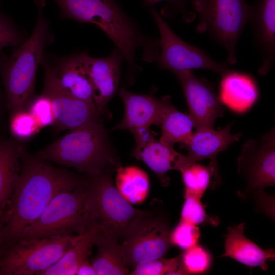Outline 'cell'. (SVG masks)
I'll return each mask as SVG.
<instances>
[{
  "label": "cell",
  "mask_w": 275,
  "mask_h": 275,
  "mask_svg": "<svg viewBox=\"0 0 275 275\" xmlns=\"http://www.w3.org/2000/svg\"><path fill=\"white\" fill-rule=\"evenodd\" d=\"M238 172L246 183L239 191L243 198L263 191L275 185V129L258 139H248L242 146L238 160Z\"/></svg>",
  "instance_id": "obj_11"
},
{
  "label": "cell",
  "mask_w": 275,
  "mask_h": 275,
  "mask_svg": "<svg viewBox=\"0 0 275 275\" xmlns=\"http://www.w3.org/2000/svg\"><path fill=\"white\" fill-rule=\"evenodd\" d=\"M184 95L189 115L196 129L213 128L216 119L223 117L224 108L214 85L196 77L193 71L175 74Z\"/></svg>",
  "instance_id": "obj_13"
},
{
  "label": "cell",
  "mask_w": 275,
  "mask_h": 275,
  "mask_svg": "<svg viewBox=\"0 0 275 275\" xmlns=\"http://www.w3.org/2000/svg\"><path fill=\"white\" fill-rule=\"evenodd\" d=\"M199 16L196 31L207 33L227 52V62L237 63L238 41L249 22L250 5L246 0H194Z\"/></svg>",
  "instance_id": "obj_7"
},
{
  "label": "cell",
  "mask_w": 275,
  "mask_h": 275,
  "mask_svg": "<svg viewBox=\"0 0 275 275\" xmlns=\"http://www.w3.org/2000/svg\"><path fill=\"white\" fill-rule=\"evenodd\" d=\"M171 231L170 221L164 211L149 210L120 245L125 266L133 269L141 264L163 257L173 246Z\"/></svg>",
  "instance_id": "obj_9"
},
{
  "label": "cell",
  "mask_w": 275,
  "mask_h": 275,
  "mask_svg": "<svg viewBox=\"0 0 275 275\" xmlns=\"http://www.w3.org/2000/svg\"><path fill=\"white\" fill-rule=\"evenodd\" d=\"M26 146L15 139H0V218L18 179Z\"/></svg>",
  "instance_id": "obj_22"
},
{
  "label": "cell",
  "mask_w": 275,
  "mask_h": 275,
  "mask_svg": "<svg viewBox=\"0 0 275 275\" xmlns=\"http://www.w3.org/2000/svg\"><path fill=\"white\" fill-rule=\"evenodd\" d=\"M28 110L35 118L41 128L53 125L55 118L51 101L43 93L35 95L31 101Z\"/></svg>",
  "instance_id": "obj_35"
},
{
  "label": "cell",
  "mask_w": 275,
  "mask_h": 275,
  "mask_svg": "<svg viewBox=\"0 0 275 275\" xmlns=\"http://www.w3.org/2000/svg\"><path fill=\"white\" fill-rule=\"evenodd\" d=\"M159 126L162 133L159 140L173 146L177 143L182 146L186 144L193 134L195 125L189 114L178 111L171 102L163 113Z\"/></svg>",
  "instance_id": "obj_27"
},
{
  "label": "cell",
  "mask_w": 275,
  "mask_h": 275,
  "mask_svg": "<svg viewBox=\"0 0 275 275\" xmlns=\"http://www.w3.org/2000/svg\"><path fill=\"white\" fill-rule=\"evenodd\" d=\"M77 236L11 243L0 251V275H39L59 261Z\"/></svg>",
  "instance_id": "obj_8"
},
{
  "label": "cell",
  "mask_w": 275,
  "mask_h": 275,
  "mask_svg": "<svg viewBox=\"0 0 275 275\" xmlns=\"http://www.w3.org/2000/svg\"><path fill=\"white\" fill-rule=\"evenodd\" d=\"M259 91L257 82L249 74L232 69L221 76L218 97L223 105L243 113L257 100Z\"/></svg>",
  "instance_id": "obj_20"
},
{
  "label": "cell",
  "mask_w": 275,
  "mask_h": 275,
  "mask_svg": "<svg viewBox=\"0 0 275 275\" xmlns=\"http://www.w3.org/2000/svg\"><path fill=\"white\" fill-rule=\"evenodd\" d=\"M150 12L160 35V53L155 61L158 67L175 74L202 69L222 76L231 69L226 62L215 61L201 48L180 38L155 8L151 7Z\"/></svg>",
  "instance_id": "obj_10"
},
{
  "label": "cell",
  "mask_w": 275,
  "mask_h": 275,
  "mask_svg": "<svg viewBox=\"0 0 275 275\" xmlns=\"http://www.w3.org/2000/svg\"><path fill=\"white\" fill-rule=\"evenodd\" d=\"M41 66L67 94L95 106L92 88L82 62L81 51L61 57L46 52Z\"/></svg>",
  "instance_id": "obj_15"
},
{
  "label": "cell",
  "mask_w": 275,
  "mask_h": 275,
  "mask_svg": "<svg viewBox=\"0 0 275 275\" xmlns=\"http://www.w3.org/2000/svg\"><path fill=\"white\" fill-rule=\"evenodd\" d=\"M89 179L41 160L26 150L18 179L0 218V251L16 240L57 194L77 188Z\"/></svg>",
  "instance_id": "obj_1"
},
{
  "label": "cell",
  "mask_w": 275,
  "mask_h": 275,
  "mask_svg": "<svg viewBox=\"0 0 275 275\" xmlns=\"http://www.w3.org/2000/svg\"><path fill=\"white\" fill-rule=\"evenodd\" d=\"M60 9V18L94 24L108 36L122 54L129 72L138 71L136 52L144 61L154 60L160 50V39L145 35L137 22L115 0H53Z\"/></svg>",
  "instance_id": "obj_2"
},
{
  "label": "cell",
  "mask_w": 275,
  "mask_h": 275,
  "mask_svg": "<svg viewBox=\"0 0 275 275\" xmlns=\"http://www.w3.org/2000/svg\"><path fill=\"white\" fill-rule=\"evenodd\" d=\"M232 124L219 130L214 128L196 129L186 144L182 146L185 148L188 154L185 155L186 163H196L205 159L218 164L217 154L227 149L232 143L239 140L241 133L232 134L230 132Z\"/></svg>",
  "instance_id": "obj_18"
},
{
  "label": "cell",
  "mask_w": 275,
  "mask_h": 275,
  "mask_svg": "<svg viewBox=\"0 0 275 275\" xmlns=\"http://www.w3.org/2000/svg\"><path fill=\"white\" fill-rule=\"evenodd\" d=\"M98 228L91 224L78 234L77 238L62 257L39 275H75L89 255L99 234Z\"/></svg>",
  "instance_id": "obj_23"
},
{
  "label": "cell",
  "mask_w": 275,
  "mask_h": 275,
  "mask_svg": "<svg viewBox=\"0 0 275 275\" xmlns=\"http://www.w3.org/2000/svg\"><path fill=\"white\" fill-rule=\"evenodd\" d=\"M115 187L131 204H140L147 199L150 190L147 174L135 166H120L116 169Z\"/></svg>",
  "instance_id": "obj_24"
},
{
  "label": "cell",
  "mask_w": 275,
  "mask_h": 275,
  "mask_svg": "<svg viewBox=\"0 0 275 275\" xmlns=\"http://www.w3.org/2000/svg\"><path fill=\"white\" fill-rule=\"evenodd\" d=\"M164 1L160 15L162 17L171 19L180 16L186 22L193 21L196 14L188 9L189 0H144L142 5L145 7H153L157 3Z\"/></svg>",
  "instance_id": "obj_34"
},
{
  "label": "cell",
  "mask_w": 275,
  "mask_h": 275,
  "mask_svg": "<svg viewBox=\"0 0 275 275\" xmlns=\"http://www.w3.org/2000/svg\"><path fill=\"white\" fill-rule=\"evenodd\" d=\"M35 156L50 163L73 168L91 177L116 171L121 165L101 121L71 130L38 151Z\"/></svg>",
  "instance_id": "obj_4"
},
{
  "label": "cell",
  "mask_w": 275,
  "mask_h": 275,
  "mask_svg": "<svg viewBox=\"0 0 275 275\" xmlns=\"http://www.w3.org/2000/svg\"><path fill=\"white\" fill-rule=\"evenodd\" d=\"M28 37L12 19L0 12V52L6 47L20 46Z\"/></svg>",
  "instance_id": "obj_32"
},
{
  "label": "cell",
  "mask_w": 275,
  "mask_h": 275,
  "mask_svg": "<svg viewBox=\"0 0 275 275\" xmlns=\"http://www.w3.org/2000/svg\"><path fill=\"white\" fill-rule=\"evenodd\" d=\"M76 275H96L93 265L88 259L81 263L77 270Z\"/></svg>",
  "instance_id": "obj_36"
},
{
  "label": "cell",
  "mask_w": 275,
  "mask_h": 275,
  "mask_svg": "<svg viewBox=\"0 0 275 275\" xmlns=\"http://www.w3.org/2000/svg\"><path fill=\"white\" fill-rule=\"evenodd\" d=\"M118 242L99 233L95 244L97 253L91 261L96 275L129 274V269L123 262Z\"/></svg>",
  "instance_id": "obj_25"
},
{
  "label": "cell",
  "mask_w": 275,
  "mask_h": 275,
  "mask_svg": "<svg viewBox=\"0 0 275 275\" xmlns=\"http://www.w3.org/2000/svg\"><path fill=\"white\" fill-rule=\"evenodd\" d=\"M249 22L262 59L258 72L265 75L275 64V0H256L250 5Z\"/></svg>",
  "instance_id": "obj_17"
},
{
  "label": "cell",
  "mask_w": 275,
  "mask_h": 275,
  "mask_svg": "<svg viewBox=\"0 0 275 275\" xmlns=\"http://www.w3.org/2000/svg\"><path fill=\"white\" fill-rule=\"evenodd\" d=\"M37 20L31 35L20 46L12 48L10 57L0 52V77L9 117L28 106L35 96V81L46 47L54 40L43 14L44 0H35Z\"/></svg>",
  "instance_id": "obj_3"
},
{
  "label": "cell",
  "mask_w": 275,
  "mask_h": 275,
  "mask_svg": "<svg viewBox=\"0 0 275 275\" xmlns=\"http://www.w3.org/2000/svg\"><path fill=\"white\" fill-rule=\"evenodd\" d=\"M213 257L205 247L198 244L183 250L180 254L177 274H200L211 267Z\"/></svg>",
  "instance_id": "obj_28"
},
{
  "label": "cell",
  "mask_w": 275,
  "mask_h": 275,
  "mask_svg": "<svg viewBox=\"0 0 275 275\" xmlns=\"http://www.w3.org/2000/svg\"><path fill=\"white\" fill-rule=\"evenodd\" d=\"M185 201L183 204L180 219L195 225H210L217 226L219 219L217 217L208 215L201 199L190 195H184Z\"/></svg>",
  "instance_id": "obj_29"
},
{
  "label": "cell",
  "mask_w": 275,
  "mask_h": 275,
  "mask_svg": "<svg viewBox=\"0 0 275 275\" xmlns=\"http://www.w3.org/2000/svg\"><path fill=\"white\" fill-rule=\"evenodd\" d=\"M81 57L92 86L95 106L101 115L105 114L109 101L118 90L124 57L115 46L106 57L93 58L86 51H81Z\"/></svg>",
  "instance_id": "obj_14"
},
{
  "label": "cell",
  "mask_w": 275,
  "mask_h": 275,
  "mask_svg": "<svg viewBox=\"0 0 275 275\" xmlns=\"http://www.w3.org/2000/svg\"><path fill=\"white\" fill-rule=\"evenodd\" d=\"M90 180V177L86 184L77 188L57 194L39 217L22 231L15 241L80 233L92 224L85 211Z\"/></svg>",
  "instance_id": "obj_6"
},
{
  "label": "cell",
  "mask_w": 275,
  "mask_h": 275,
  "mask_svg": "<svg viewBox=\"0 0 275 275\" xmlns=\"http://www.w3.org/2000/svg\"><path fill=\"white\" fill-rule=\"evenodd\" d=\"M10 131L13 138L19 141L26 140L41 128L28 110L18 112L9 117Z\"/></svg>",
  "instance_id": "obj_30"
},
{
  "label": "cell",
  "mask_w": 275,
  "mask_h": 275,
  "mask_svg": "<svg viewBox=\"0 0 275 275\" xmlns=\"http://www.w3.org/2000/svg\"><path fill=\"white\" fill-rule=\"evenodd\" d=\"M125 107L121 121L114 130H127L131 132L152 125L160 126L163 113L170 102L169 96L157 98L152 95L133 93L124 87L119 90Z\"/></svg>",
  "instance_id": "obj_16"
},
{
  "label": "cell",
  "mask_w": 275,
  "mask_h": 275,
  "mask_svg": "<svg viewBox=\"0 0 275 275\" xmlns=\"http://www.w3.org/2000/svg\"><path fill=\"white\" fill-rule=\"evenodd\" d=\"M132 154L155 174L164 187L170 183V179L167 175L168 172L172 170L179 171L183 164L184 158V155L176 151L173 146L157 140L155 136L135 146Z\"/></svg>",
  "instance_id": "obj_21"
},
{
  "label": "cell",
  "mask_w": 275,
  "mask_h": 275,
  "mask_svg": "<svg viewBox=\"0 0 275 275\" xmlns=\"http://www.w3.org/2000/svg\"><path fill=\"white\" fill-rule=\"evenodd\" d=\"M182 175L184 195L201 198L207 189L215 188L220 184L218 164L207 166L198 162L184 164L179 171Z\"/></svg>",
  "instance_id": "obj_26"
},
{
  "label": "cell",
  "mask_w": 275,
  "mask_h": 275,
  "mask_svg": "<svg viewBox=\"0 0 275 275\" xmlns=\"http://www.w3.org/2000/svg\"><path fill=\"white\" fill-rule=\"evenodd\" d=\"M245 228L243 222L228 228L224 253L221 257L231 258L251 268L259 267L266 271L268 268L267 261L274 260V249L259 247L244 235Z\"/></svg>",
  "instance_id": "obj_19"
},
{
  "label": "cell",
  "mask_w": 275,
  "mask_h": 275,
  "mask_svg": "<svg viewBox=\"0 0 275 275\" xmlns=\"http://www.w3.org/2000/svg\"><path fill=\"white\" fill-rule=\"evenodd\" d=\"M148 211L136 208L121 195L113 183L111 172L90 176L85 211L100 234L123 241Z\"/></svg>",
  "instance_id": "obj_5"
},
{
  "label": "cell",
  "mask_w": 275,
  "mask_h": 275,
  "mask_svg": "<svg viewBox=\"0 0 275 275\" xmlns=\"http://www.w3.org/2000/svg\"><path fill=\"white\" fill-rule=\"evenodd\" d=\"M4 103L7 104L6 96L0 77V108Z\"/></svg>",
  "instance_id": "obj_37"
},
{
  "label": "cell",
  "mask_w": 275,
  "mask_h": 275,
  "mask_svg": "<svg viewBox=\"0 0 275 275\" xmlns=\"http://www.w3.org/2000/svg\"><path fill=\"white\" fill-rule=\"evenodd\" d=\"M200 235L198 226L180 219L171 231L170 241L172 246L184 250L198 244Z\"/></svg>",
  "instance_id": "obj_33"
},
{
  "label": "cell",
  "mask_w": 275,
  "mask_h": 275,
  "mask_svg": "<svg viewBox=\"0 0 275 275\" xmlns=\"http://www.w3.org/2000/svg\"><path fill=\"white\" fill-rule=\"evenodd\" d=\"M42 93L51 101L55 121L54 133L85 128L100 122L101 115L94 105L76 99L65 92L52 75L44 71Z\"/></svg>",
  "instance_id": "obj_12"
},
{
  "label": "cell",
  "mask_w": 275,
  "mask_h": 275,
  "mask_svg": "<svg viewBox=\"0 0 275 275\" xmlns=\"http://www.w3.org/2000/svg\"><path fill=\"white\" fill-rule=\"evenodd\" d=\"M180 254L172 258H159L136 266L130 272L131 275L177 274Z\"/></svg>",
  "instance_id": "obj_31"
}]
</instances>
